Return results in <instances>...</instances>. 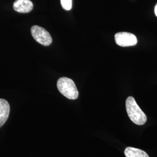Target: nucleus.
I'll list each match as a JSON object with an SVG mask.
<instances>
[{
  "label": "nucleus",
  "instance_id": "nucleus-1",
  "mask_svg": "<svg viewBox=\"0 0 157 157\" xmlns=\"http://www.w3.org/2000/svg\"><path fill=\"white\" fill-rule=\"evenodd\" d=\"M126 108L130 120L136 124L143 125L147 122V116L137 105L133 97L130 96L126 101Z\"/></svg>",
  "mask_w": 157,
  "mask_h": 157
},
{
  "label": "nucleus",
  "instance_id": "nucleus-2",
  "mask_svg": "<svg viewBox=\"0 0 157 157\" xmlns=\"http://www.w3.org/2000/svg\"><path fill=\"white\" fill-rule=\"evenodd\" d=\"M57 88L62 95L68 99L76 100L78 98V90L71 78L66 77L59 78L57 82Z\"/></svg>",
  "mask_w": 157,
  "mask_h": 157
},
{
  "label": "nucleus",
  "instance_id": "nucleus-3",
  "mask_svg": "<svg viewBox=\"0 0 157 157\" xmlns=\"http://www.w3.org/2000/svg\"><path fill=\"white\" fill-rule=\"evenodd\" d=\"M32 35L37 42L40 44L48 46L50 45L52 41L50 34L45 29L37 25H34L31 28Z\"/></svg>",
  "mask_w": 157,
  "mask_h": 157
},
{
  "label": "nucleus",
  "instance_id": "nucleus-4",
  "mask_svg": "<svg viewBox=\"0 0 157 157\" xmlns=\"http://www.w3.org/2000/svg\"><path fill=\"white\" fill-rule=\"evenodd\" d=\"M115 42L121 47H129L135 45L137 39L133 34L128 32H119L115 35Z\"/></svg>",
  "mask_w": 157,
  "mask_h": 157
},
{
  "label": "nucleus",
  "instance_id": "nucleus-5",
  "mask_svg": "<svg viewBox=\"0 0 157 157\" xmlns=\"http://www.w3.org/2000/svg\"><path fill=\"white\" fill-rule=\"evenodd\" d=\"M15 11L19 13H29L33 8V4L30 0H16L13 5Z\"/></svg>",
  "mask_w": 157,
  "mask_h": 157
},
{
  "label": "nucleus",
  "instance_id": "nucleus-6",
  "mask_svg": "<svg viewBox=\"0 0 157 157\" xmlns=\"http://www.w3.org/2000/svg\"><path fill=\"white\" fill-rule=\"evenodd\" d=\"M10 105L8 102L0 98V128L5 124L10 115Z\"/></svg>",
  "mask_w": 157,
  "mask_h": 157
},
{
  "label": "nucleus",
  "instance_id": "nucleus-7",
  "mask_svg": "<svg viewBox=\"0 0 157 157\" xmlns=\"http://www.w3.org/2000/svg\"><path fill=\"white\" fill-rule=\"evenodd\" d=\"M124 155L126 157H149L146 152L131 147H128L125 149Z\"/></svg>",
  "mask_w": 157,
  "mask_h": 157
},
{
  "label": "nucleus",
  "instance_id": "nucleus-8",
  "mask_svg": "<svg viewBox=\"0 0 157 157\" xmlns=\"http://www.w3.org/2000/svg\"><path fill=\"white\" fill-rule=\"evenodd\" d=\"M62 8L66 11H70L72 6V0H61Z\"/></svg>",
  "mask_w": 157,
  "mask_h": 157
},
{
  "label": "nucleus",
  "instance_id": "nucleus-9",
  "mask_svg": "<svg viewBox=\"0 0 157 157\" xmlns=\"http://www.w3.org/2000/svg\"><path fill=\"white\" fill-rule=\"evenodd\" d=\"M154 11H155V15L157 17V4L155 6V10H154Z\"/></svg>",
  "mask_w": 157,
  "mask_h": 157
}]
</instances>
